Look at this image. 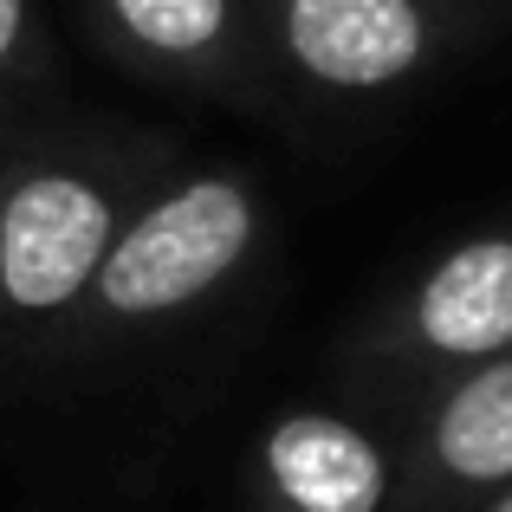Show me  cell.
Masks as SVG:
<instances>
[{
  "mask_svg": "<svg viewBox=\"0 0 512 512\" xmlns=\"http://www.w3.org/2000/svg\"><path fill=\"white\" fill-rule=\"evenodd\" d=\"M253 240V201L247 188L221 182H188L169 201H156L98 266V292L111 312H169L208 292Z\"/></svg>",
  "mask_w": 512,
  "mask_h": 512,
  "instance_id": "cell-1",
  "label": "cell"
},
{
  "mask_svg": "<svg viewBox=\"0 0 512 512\" xmlns=\"http://www.w3.org/2000/svg\"><path fill=\"white\" fill-rule=\"evenodd\" d=\"M279 46L312 85L383 91L435 52L428 0H279Z\"/></svg>",
  "mask_w": 512,
  "mask_h": 512,
  "instance_id": "cell-2",
  "label": "cell"
},
{
  "mask_svg": "<svg viewBox=\"0 0 512 512\" xmlns=\"http://www.w3.org/2000/svg\"><path fill=\"white\" fill-rule=\"evenodd\" d=\"M111 253V201L78 175H33L0 214V286L26 312L65 305Z\"/></svg>",
  "mask_w": 512,
  "mask_h": 512,
  "instance_id": "cell-3",
  "label": "cell"
},
{
  "mask_svg": "<svg viewBox=\"0 0 512 512\" xmlns=\"http://www.w3.org/2000/svg\"><path fill=\"white\" fill-rule=\"evenodd\" d=\"M415 338L448 363L512 350V234H480L441 253L415 292Z\"/></svg>",
  "mask_w": 512,
  "mask_h": 512,
  "instance_id": "cell-4",
  "label": "cell"
},
{
  "mask_svg": "<svg viewBox=\"0 0 512 512\" xmlns=\"http://www.w3.org/2000/svg\"><path fill=\"white\" fill-rule=\"evenodd\" d=\"M266 474L299 512H376L389 467L363 428L338 415H292L266 441Z\"/></svg>",
  "mask_w": 512,
  "mask_h": 512,
  "instance_id": "cell-5",
  "label": "cell"
},
{
  "mask_svg": "<svg viewBox=\"0 0 512 512\" xmlns=\"http://www.w3.org/2000/svg\"><path fill=\"white\" fill-rule=\"evenodd\" d=\"M435 461L461 487H512V350L448 389L435 415Z\"/></svg>",
  "mask_w": 512,
  "mask_h": 512,
  "instance_id": "cell-6",
  "label": "cell"
},
{
  "mask_svg": "<svg viewBox=\"0 0 512 512\" xmlns=\"http://www.w3.org/2000/svg\"><path fill=\"white\" fill-rule=\"evenodd\" d=\"M104 20L150 59H214L234 33V0H98Z\"/></svg>",
  "mask_w": 512,
  "mask_h": 512,
  "instance_id": "cell-7",
  "label": "cell"
},
{
  "mask_svg": "<svg viewBox=\"0 0 512 512\" xmlns=\"http://www.w3.org/2000/svg\"><path fill=\"white\" fill-rule=\"evenodd\" d=\"M26 46V0H0V65H13Z\"/></svg>",
  "mask_w": 512,
  "mask_h": 512,
  "instance_id": "cell-8",
  "label": "cell"
},
{
  "mask_svg": "<svg viewBox=\"0 0 512 512\" xmlns=\"http://www.w3.org/2000/svg\"><path fill=\"white\" fill-rule=\"evenodd\" d=\"M487 512H512V487H500V500H493Z\"/></svg>",
  "mask_w": 512,
  "mask_h": 512,
  "instance_id": "cell-9",
  "label": "cell"
}]
</instances>
